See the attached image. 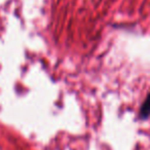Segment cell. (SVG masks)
I'll use <instances>...</instances> for the list:
<instances>
[{"mask_svg":"<svg viewBox=\"0 0 150 150\" xmlns=\"http://www.w3.org/2000/svg\"><path fill=\"white\" fill-rule=\"evenodd\" d=\"M140 113H141L142 118H146V117L149 116V114H150V94L147 96V98H146L144 104L142 105Z\"/></svg>","mask_w":150,"mask_h":150,"instance_id":"cell-1","label":"cell"}]
</instances>
